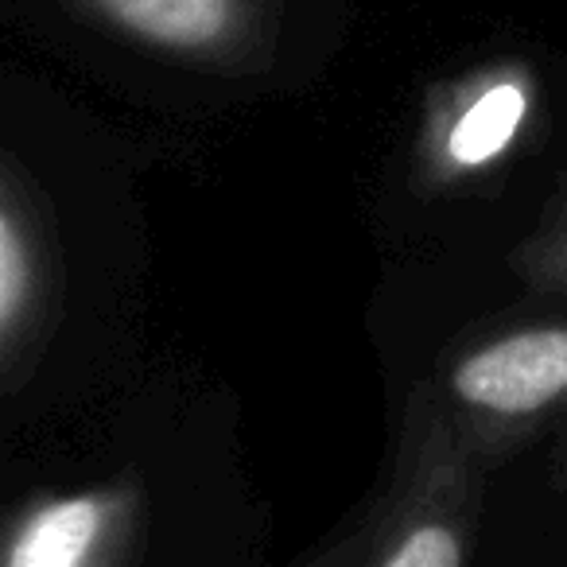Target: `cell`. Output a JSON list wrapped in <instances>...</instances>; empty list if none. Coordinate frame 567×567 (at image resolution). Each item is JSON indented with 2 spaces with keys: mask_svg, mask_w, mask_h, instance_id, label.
I'll list each match as a JSON object with an SVG mask.
<instances>
[{
  "mask_svg": "<svg viewBox=\"0 0 567 567\" xmlns=\"http://www.w3.org/2000/svg\"><path fill=\"white\" fill-rule=\"evenodd\" d=\"M489 471L478 443L420 385L404 409L389 486L373 497V536L358 567H466Z\"/></svg>",
  "mask_w": 567,
  "mask_h": 567,
  "instance_id": "1",
  "label": "cell"
},
{
  "mask_svg": "<svg viewBox=\"0 0 567 567\" xmlns=\"http://www.w3.org/2000/svg\"><path fill=\"white\" fill-rule=\"evenodd\" d=\"M489 463L567 416V319L497 327L447 358L440 385H427Z\"/></svg>",
  "mask_w": 567,
  "mask_h": 567,
  "instance_id": "2",
  "label": "cell"
},
{
  "mask_svg": "<svg viewBox=\"0 0 567 567\" xmlns=\"http://www.w3.org/2000/svg\"><path fill=\"white\" fill-rule=\"evenodd\" d=\"M536 102L540 82L525 59H494L435 82L412 144L416 187L443 195L502 167L525 141Z\"/></svg>",
  "mask_w": 567,
  "mask_h": 567,
  "instance_id": "3",
  "label": "cell"
},
{
  "mask_svg": "<svg viewBox=\"0 0 567 567\" xmlns=\"http://www.w3.org/2000/svg\"><path fill=\"white\" fill-rule=\"evenodd\" d=\"M74 9L152 55L206 71H257L272 59L284 0H71Z\"/></svg>",
  "mask_w": 567,
  "mask_h": 567,
  "instance_id": "4",
  "label": "cell"
},
{
  "mask_svg": "<svg viewBox=\"0 0 567 567\" xmlns=\"http://www.w3.org/2000/svg\"><path fill=\"white\" fill-rule=\"evenodd\" d=\"M59 265L51 214L17 156L0 167V381L20 393L55 331Z\"/></svg>",
  "mask_w": 567,
  "mask_h": 567,
  "instance_id": "5",
  "label": "cell"
},
{
  "mask_svg": "<svg viewBox=\"0 0 567 567\" xmlns=\"http://www.w3.org/2000/svg\"><path fill=\"white\" fill-rule=\"evenodd\" d=\"M136 520L141 489L133 482L40 497L12 520L4 567H128Z\"/></svg>",
  "mask_w": 567,
  "mask_h": 567,
  "instance_id": "6",
  "label": "cell"
},
{
  "mask_svg": "<svg viewBox=\"0 0 567 567\" xmlns=\"http://www.w3.org/2000/svg\"><path fill=\"white\" fill-rule=\"evenodd\" d=\"M509 268L533 292L564 296L567 300V203H556L544 214L540 229L520 249H513Z\"/></svg>",
  "mask_w": 567,
  "mask_h": 567,
  "instance_id": "7",
  "label": "cell"
},
{
  "mask_svg": "<svg viewBox=\"0 0 567 567\" xmlns=\"http://www.w3.org/2000/svg\"><path fill=\"white\" fill-rule=\"evenodd\" d=\"M370 536H373V502L365 505L362 517H354L342 533H334L323 548H316L296 567H358L365 556V548H370Z\"/></svg>",
  "mask_w": 567,
  "mask_h": 567,
  "instance_id": "8",
  "label": "cell"
},
{
  "mask_svg": "<svg viewBox=\"0 0 567 567\" xmlns=\"http://www.w3.org/2000/svg\"><path fill=\"white\" fill-rule=\"evenodd\" d=\"M556 482L567 489V435H564V443H559V451H556Z\"/></svg>",
  "mask_w": 567,
  "mask_h": 567,
  "instance_id": "9",
  "label": "cell"
}]
</instances>
